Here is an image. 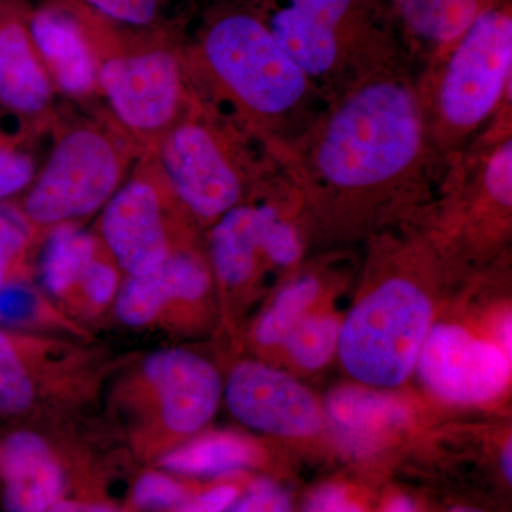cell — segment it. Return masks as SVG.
Returning <instances> with one entry per match:
<instances>
[{"mask_svg":"<svg viewBox=\"0 0 512 512\" xmlns=\"http://www.w3.org/2000/svg\"><path fill=\"white\" fill-rule=\"evenodd\" d=\"M271 156L302 207L319 210L417 204L439 197L450 170L431 140L416 76L400 64L328 101Z\"/></svg>","mask_w":512,"mask_h":512,"instance_id":"6da1fadb","label":"cell"},{"mask_svg":"<svg viewBox=\"0 0 512 512\" xmlns=\"http://www.w3.org/2000/svg\"><path fill=\"white\" fill-rule=\"evenodd\" d=\"M202 57L217 92L269 154L301 136L326 106L255 16L231 13L218 19L204 37Z\"/></svg>","mask_w":512,"mask_h":512,"instance_id":"7a4b0ae2","label":"cell"},{"mask_svg":"<svg viewBox=\"0 0 512 512\" xmlns=\"http://www.w3.org/2000/svg\"><path fill=\"white\" fill-rule=\"evenodd\" d=\"M512 19L487 9L434 57L417 90L434 146L453 164L511 116Z\"/></svg>","mask_w":512,"mask_h":512,"instance_id":"3957f363","label":"cell"},{"mask_svg":"<svg viewBox=\"0 0 512 512\" xmlns=\"http://www.w3.org/2000/svg\"><path fill=\"white\" fill-rule=\"evenodd\" d=\"M427 293L406 278H389L350 312L339 350L350 375L372 386H399L412 373L429 333Z\"/></svg>","mask_w":512,"mask_h":512,"instance_id":"277c9868","label":"cell"},{"mask_svg":"<svg viewBox=\"0 0 512 512\" xmlns=\"http://www.w3.org/2000/svg\"><path fill=\"white\" fill-rule=\"evenodd\" d=\"M160 160L171 192L204 221L220 220L278 168L252 170L239 141L200 114L178 121L164 134Z\"/></svg>","mask_w":512,"mask_h":512,"instance_id":"5b68a950","label":"cell"},{"mask_svg":"<svg viewBox=\"0 0 512 512\" xmlns=\"http://www.w3.org/2000/svg\"><path fill=\"white\" fill-rule=\"evenodd\" d=\"M123 177V160L106 134L74 128L57 143L23 201L36 225H59L106 205Z\"/></svg>","mask_w":512,"mask_h":512,"instance_id":"8992f818","label":"cell"},{"mask_svg":"<svg viewBox=\"0 0 512 512\" xmlns=\"http://www.w3.org/2000/svg\"><path fill=\"white\" fill-rule=\"evenodd\" d=\"M292 188L278 168L259 188L261 197L241 202L217 221L211 232V258L222 284H245L261 254L278 266H291L301 258L298 231L279 208Z\"/></svg>","mask_w":512,"mask_h":512,"instance_id":"52a82bcc","label":"cell"},{"mask_svg":"<svg viewBox=\"0 0 512 512\" xmlns=\"http://www.w3.org/2000/svg\"><path fill=\"white\" fill-rule=\"evenodd\" d=\"M353 0H286L265 22L278 45L326 96L372 76L343 39Z\"/></svg>","mask_w":512,"mask_h":512,"instance_id":"ba28073f","label":"cell"},{"mask_svg":"<svg viewBox=\"0 0 512 512\" xmlns=\"http://www.w3.org/2000/svg\"><path fill=\"white\" fill-rule=\"evenodd\" d=\"M99 84L120 123L140 136L167 133L185 103L180 62L168 50L109 57Z\"/></svg>","mask_w":512,"mask_h":512,"instance_id":"9c48e42d","label":"cell"},{"mask_svg":"<svg viewBox=\"0 0 512 512\" xmlns=\"http://www.w3.org/2000/svg\"><path fill=\"white\" fill-rule=\"evenodd\" d=\"M419 357L424 382L448 402H485L503 392L510 380L507 355L491 343L471 338L458 326L430 330Z\"/></svg>","mask_w":512,"mask_h":512,"instance_id":"30bf717a","label":"cell"},{"mask_svg":"<svg viewBox=\"0 0 512 512\" xmlns=\"http://www.w3.org/2000/svg\"><path fill=\"white\" fill-rule=\"evenodd\" d=\"M231 412L252 429L281 436H311L319 430L315 400L285 373L262 363L235 367L227 384Z\"/></svg>","mask_w":512,"mask_h":512,"instance_id":"8fae6325","label":"cell"},{"mask_svg":"<svg viewBox=\"0 0 512 512\" xmlns=\"http://www.w3.org/2000/svg\"><path fill=\"white\" fill-rule=\"evenodd\" d=\"M101 232L114 259L130 276L154 271L171 254L160 190L147 178L130 181L110 198Z\"/></svg>","mask_w":512,"mask_h":512,"instance_id":"7c38bea8","label":"cell"},{"mask_svg":"<svg viewBox=\"0 0 512 512\" xmlns=\"http://www.w3.org/2000/svg\"><path fill=\"white\" fill-rule=\"evenodd\" d=\"M144 373L160 399L165 426L174 433H195L214 416L221 380L207 360L187 350H158L147 357Z\"/></svg>","mask_w":512,"mask_h":512,"instance_id":"4fadbf2b","label":"cell"},{"mask_svg":"<svg viewBox=\"0 0 512 512\" xmlns=\"http://www.w3.org/2000/svg\"><path fill=\"white\" fill-rule=\"evenodd\" d=\"M64 478L46 440L29 430L0 437V498L5 512H47Z\"/></svg>","mask_w":512,"mask_h":512,"instance_id":"5bb4252c","label":"cell"},{"mask_svg":"<svg viewBox=\"0 0 512 512\" xmlns=\"http://www.w3.org/2000/svg\"><path fill=\"white\" fill-rule=\"evenodd\" d=\"M210 286L207 268L197 256L175 252L154 271L130 276L120 289L116 313L128 326H144L171 301H197Z\"/></svg>","mask_w":512,"mask_h":512,"instance_id":"9a60e30c","label":"cell"},{"mask_svg":"<svg viewBox=\"0 0 512 512\" xmlns=\"http://www.w3.org/2000/svg\"><path fill=\"white\" fill-rule=\"evenodd\" d=\"M29 35L40 60L49 66L63 92L80 96L99 83V63L82 26L55 9L36 12Z\"/></svg>","mask_w":512,"mask_h":512,"instance_id":"2e32d148","label":"cell"},{"mask_svg":"<svg viewBox=\"0 0 512 512\" xmlns=\"http://www.w3.org/2000/svg\"><path fill=\"white\" fill-rule=\"evenodd\" d=\"M52 89L29 30L15 18L0 19V106L12 113H42Z\"/></svg>","mask_w":512,"mask_h":512,"instance_id":"e0dca14e","label":"cell"},{"mask_svg":"<svg viewBox=\"0 0 512 512\" xmlns=\"http://www.w3.org/2000/svg\"><path fill=\"white\" fill-rule=\"evenodd\" d=\"M326 409L339 443L359 456L375 450L387 433L407 420L406 407L393 397L356 387L335 390Z\"/></svg>","mask_w":512,"mask_h":512,"instance_id":"ac0fdd59","label":"cell"},{"mask_svg":"<svg viewBox=\"0 0 512 512\" xmlns=\"http://www.w3.org/2000/svg\"><path fill=\"white\" fill-rule=\"evenodd\" d=\"M394 5L410 33L434 47L436 56L485 12L480 0H394Z\"/></svg>","mask_w":512,"mask_h":512,"instance_id":"d6986e66","label":"cell"},{"mask_svg":"<svg viewBox=\"0 0 512 512\" xmlns=\"http://www.w3.org/2000/svg\"><path fill=\"white\" fill-rule=\"evenodd\" d=\"M96 241L89 232L70 222L56 225L47 239L40 259V278L52 295H63L80 282L94 261Z\"/></svg>","mask_w":512,"mask_h":512,"instance_id":"ffe728a7","label":"cell"},{"mask_svg":"<svg viewBox=\"0 0 512 512\" xmlns=\"http://www.w3.org/2000/svg\"><path fill=\"white\" fill-rule=\"evenodd\" d=\"M254 460L255 450L248 441L232 434H215L171 451L161 464L174 473L217 476L241 470Z\"/></svg>","mask_w":512,"mask_h":512,"instance_id":"44dd1931","label":"cell"},{"mask_svg":"<svg viewBox=\"0 0 512 512\" xmlns=\"http://www.w3.org/2000/svg\"><path fill=\"white\" fill-rule=\"evenodd\" d=\"M319 282L315 276L306 275L286 285L269 311L259 322L256 339L262 345L284 343L291 330L303 319V313L315 301Z\"/></svg>","mask_w":512,"mask_h":512,"instance_id":"7402d4cb","label":"cell"},{"mask_svg":"<svg viewBox=\"0 0 512 512\" xmlns=\"http://www.w3.org/2000/svg\"><path fill=\"white\" fill-rule=\"evenodd\" d=\"M35 394V383L15 340L0 329V416L25 413Z\"/></svg>","mask_w":512,"mask_h":512,"instance_id":"603a6c76","label":"cell"},{"mask_svg":"<svg viewBox=\"0 0 512 512\" xmlns=\"http://www.w3.org/2000/svg\"><path fill=\"white\" fill-rule=\"evenodd\" d=\"M339 323L329 316L302 319L285 339L286 348L299 366L318 369L325 365L339 342Z\"/></svg>","mask_w":512,"mask_h":512,"instance_id":"cb8c5ba5","label":"cell"},{"mask_svg":"<svg viewBox=\"0 0 512 512\" xmlns=\"http://www.w3.org/2000/svg\"><path fill=\"white\" fill-rule=\"evenodd\" d=\"M30 221L15 205L0 201V288L10 281L16 262L28 247Z\"/></svg>","mask_w":512,"mask_h":512,"instance_id":"d4e9b609","label":"cell"},{"mask_svg":"<svg viewBox=\"0 0 512 512\" xmlns=\"http://www.w3.org/2000/svg\"><path fill=\"white\" fill-rule=\"evenodd\" d=\"M35 177V164L8 138L0 136V201L25 190Z\"/></svg>","mask_w":512,"mask_h":512,"instance_id":"484cf974","label":"cell"},{"mask_svg":"<svg viewBox=\"0 0 512 512\" xmlns=\"http://www.w3.org/2000/svg\"><path fill=\"white\" fill-rule=\"evenodd\" d=\"M133 497L137 507L143 510H167L183 503L184 490L164 474L148 473L137 481Z\"/></svg>","mask_w":512,"mask_h":512,"instance_id":"4316f807","label":"cell"},{"mask_svg":"<svg viewBox=\"0 0 512 512\" xmlns=\"http://www.w3.org/2000/svg\"><path fill=\"white\" fill-rule=\"evenodd\" d=\"M161 0H87L101 15L126 25L144 26L156 18Z\"/></svg>","mask_w":512,"mask_h":512,"instance_id":"83f0119b","label":"cell"},{"mask_svg":"<svg viewBox=\"0 0 512 512\" xmlns=\"http://www.w3.org/2000/svg\"><path fill=\"white\" fill-rule=\"evenodd\" d=\"M80 284L90 302L97 306L106 305L116 295L119 276L113 266L94 259L84 271Z\"/></svg>","mask_w":512,"mask_h":512,"instance_id":"f1b7e54d","label":"cell"},{"mask_svg":"<svg viewBox=\"0 0 512 512\" xmlns=\"http://www.w3.org/2000/svg\"><path fill=\"white\" fill-rule=\"evenodd\" d=\"M232 512H292L288 495L269 480H259L252 485Z\"/></svg>","mask_w":512,"mask_h":512,"instance_id":"f546056e","label":"cell"},{"mask_svg":"<svg viewBox=\"0 0 512 512\" xmlns=\"http://www.w3.org/2000/svg\"><path fill=\"white\" fill-rule=\"evenodd\" d=\"M237 497L238 491L234 487L222 485L188 501L178 512H224L234 504Z\"/></svg>","mask_w":512,"mask_h":512,"instance_id":"4dcf8cb0","label":"cell"},{"mask_svg":"<svg viewBox=\"0 0 512 512\" xmlns=\"http://www.w3.org/2000/svg\"><path fill=\"white\" fill-rule=\"evenodd\" d=\"M306 512H362L349 501L345 490L336 485H326L312 495Z\"/></svg>","mask_w":512,"mask_h":512,"instance_id":"1f68e13d","label":"cell"},{"mask_svg":"<svg viewBox=\"0 0 512 512\" xmlns=\"http://www.w3.org/2000/svg\"><path fill=\"white\" fill-rule=\"evenodd\" d=\"M47 512H117L99 504L76 503V501H59Z\"/></svg>","mask_w":512,"mask_h":512,"instance_id":"d6a6232c","label":"cell"},{"mask_svg":"<svg viewBox=\"0 0 512 512\" xmlns=\"http://www.w3.org/2000/svg\"><path fill=\"white\" fill-rule=\"evenodd\" d=\"M387 512H414V507L412 501L407 500V498L400 497L390 503L389 508H387Z\"/></svg>","mask_w":512,"mask_h":512,"instance_id":"836d02e7","label":"cell"},{"mask_svg":"<svg viewBox=\"0 0 512 512\" xmlns=\"http://www.w3.org/2000/svg\"><path fill=\"white\" fill-rule=\"evenodd\" d=\"M503 467L505 476H507L508 480L511 481L512 478V470H511V443H508L507 448H505L504 456H503Z\"/></svg>","mask_w":512,"mask_h":512,"instance_id":"e575fe53","label":"cell"},{"mask_svg":"<svg viewBox=\"0 0 512 512\" xmlns=\"http://www.w3.org/2000/svg\"><path fill=\"white\" fill-rule=\"evenodd\" d=\"M503 340L505 348H508V353L511 355V319L505 320L503 326Z\"/></svg>","mask_w":512,"mask_h":512,"instance_id":"d590c367","label":"cell"},{"mask_svg":"<svg viewBox=\"0 0 512 512\" xmlns=\"http://www.w3.org/2000/svg\"><path fill=\"white\" fill-rule=\"evenodd\" d=\"M451 512H481V511L474 510V508L460 507V508H456V510H453Z\"/></svg>","mask_w":512,"mask_h":512,"instance_id":"8d00e7d4","label":"cell"}]
</instances>
